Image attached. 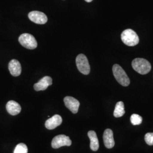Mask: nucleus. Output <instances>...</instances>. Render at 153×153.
Segmentation results:
<instances>
[{"label":"nucleus","instance_id":"obj_1","mask_svg":"<svg viewBox=\"0 0 153 153\" xmlns=\"http://www.w3.org/2000/svg\"><path fill=\"white\" fill-rule=\"evenodd\" d=\"M131 65L135 71L142 75L148 74L152 68L150 63L146 59L142 58H137L133 60Z\"/></svg>","mask_w":153,"mask_h":153},{"label":"nucleus","instance_id":"obj_2","mask_svg":"<svg viewBox=\"0 0 153 153\" xmlns=\"http://www.w3.org/2000/svg\"><path fill=\"white\" fill-rule=\"evenodd\" d=\"M121 40L124 44L130 47L138 44L140 39L137 33L131 29H126L121 34Z\"/></svg>","mask_w":153,"mask_h":153},{"label":"nucleus","instance_id":"obj_3","mask_svg":"<svg viewBox=\"0 0 153 153\" xmlns=\"http://www.w3.org/2000/svg\"><path fill=\"white\" fill-rule=\"evenodd\" d=\"M112 71L116 81L123 86H128L130 84V79L126 71L118 64L113 66Z\"/></svg>","mask_w":153,"mask_h":153},{"label":"nucleus","instance_id":"obj_4","mask_svg":"<svg viewBox=\"0 0 153 153\" xmlns=\"http://www.w3.org/2000/svg\"><path fill=\"white\" fill-rule=\"evenodd\" d=\"M19 42L26 48L35 49L38 43L34 36L30 33H23L19 37Z\"/></svg>","mask_w":153,"mask_h":153},{"label":"nucleus","instance_id":"obj_5","mask_svg":"<svg viewBox=\"0 0 153 153\" xmlns=\"http://www.w3.org/2000/svg\"><path fill=\"white\" fill-rule=\"evenodd\" d=\"M76 65L78 71L81 73L88 75L90 72V66L86 56L83 54L78 55L76 58Z\"/></svg>","mask_w":153,"mask_h":153},{"label":"nucleus","instance_id":"obj_6","mask_svg":"<svg viewBox=\"0 0 153 153\" xmlns=\"http://www.w3.org/2000/svg\"><path fill=\"white\" fill-rule=\"evenodd\" d=\"M51 145L53 149H59L64 146H71V141L69 137L64 134H60L53 138Z\"/></svg>","mask_w":153,"mask_h":153},{"label":"nucleus","instance_id":"obj_7","mask_svg":"<svg viewBox=\"0 0 153 153\" xmlns=\"http://www.w3.org/2000/svg\"><path fill=\"white\" fill-rule=\"evenodd\" d=\"M28 18L32 22L39 25L45 24L48 21L47 16L40 11H33L30 12L28 14Z\"/></svg>","mask_w":153,"mask_h":153},{"label":"nucleus","instance_id":"obj_8","mask_svg":"<svg viewBox=\"0 0 153 153\" xmlns=\"http://www.w3.org/2000/svg\"><path fill=\"white\" fill-rule=\"evenodd\" d=\"M64 102L66 107L69 109L73 114H76L78 112L80 103L77 99L71 97H66L64 99Z\"/></svg>","mask_w":153,"mask_h":153},{"label":"nucleus","instance_id":"obj_9","mask_svg":"<svg viewBox=\"0 0 153 153\" xmlns=\"http://www.w3.org/2000/svg\"><path fill=\"white\" fill-rule=\"evenodd\" d=\"M52 79L49 76H45L42 78L38 83H35L33 86L34 89L39 91H44L46 90L48 86L52 85Z\"/></svg>","mask_w":153,"mask_h":153},{"label":"nucleus","instance_id":"obj_10","mask_svg":"<svg viewBox=\"0 0 153 153\" xmlns=\"http://www.w3.org/2000/svg\"><path fill=\"white\" fill-rule=\"evenodd\" d=\"M62 122V119L59 115H55L49 118L45 121V126L49 130L54 129L58 126H60Z\"/></svg>","mask_w":153,"mask_h":153},{"label":"nucleus","instance_id":"obj_11","mask_svg":"<svg viewBox=\"0 0 153 153\" xmlns=\"http://www.w3.org/2000/svg\"><path fill=\"white\" fill-rule=\"evenodd\" d=\"M103 141L104 145L107 149H111L115 146L113 131L110 129L105 130L103 133Z\"/></svg>","mask_w":153,"mask_h":153},{"label":"nucleus","instance_id":"obj_12","mask_svg":"<svg viewBox=\"0 0 153 153\" xmlns=\"http://www.w3.org/2000/svg\"><path fill=\"white\" fill-rule=\"evenodd\" d=\"M9 70L12 76H19L22 72V67L20 62L16 59H13L9 63Z\"/></svg>","mask_w":153,"mask_h":153},{"label":"nucleus","instance_id":"obj_13","mask_svg":"<svg viewBox=\"0 0 153 153\" xmlns=\"http://www.w3.org/2000/svg\"><path fill=\"white\" fill-rule=\"evenodd\" d=\"M6 110L9 114L13 116L19 114L21 111V105L14 100H10L6 104Z\"/></svg>","mask_w":153,"mask_h":153},{"label":"nucleus","instance_id":"obj_14","mask_svg":"<svg viewBox=\"0 0 153 153\" xmlns=\"http://www.w3.org/2000/svg\"><path fill=\"white\" fill-rule=\"evenodd\" d=\"M88 136L90 140V149L94 152L97 151L99 148V143L96 132L90 131L88 132Z\"/></svg>","mask_w":153,"mask_h":153},{"label":"nucleus","instance_id":"obj_15","mask_svg":"<svg viewBox=\"0 0 153 153\" xmlns=\"http://www.w3.org/2000/svg\"><path fill=\"white\" fill-rule=\"evenodd\" d=\"M126 111L124 109V104L123 102H117L115 106L114 112V116L115 117H120L125 114Z\"/></svg>","mask_w":153,"mask_h":153},{"label":"nucleus","instance_id":"obj_16","mask_svg":"<svg viewBox=\"0 0 153 153\" xmlns=\"http://www.w3.org/2000/svg\"><path fill=\"white\" fill-rule=\"evenodd\" d=\"M28 148L26 145L23 143L18 144L14 149V153H27Z\"/></svg>","mask_w":153,"mask_h":153},{"label":"nucleus","instance_id":"obj_17","mask_svg":"<svg viewBox=\"0 0 153 153\" xmlns=\"http://www.w3.org/2000/svg\"><path fill=\"white\" fill-rule=\"evenodd\" d=\"M131 121L133 126H138L142 123V117L137 114H133L131 116Z\"/></svg>","mask_w":153,"mask_h":153},{"label":"nucleus","instance_id":"obj_18","mask_svg":"<svg viewBox=\"0 0 153 153\" xmlns=\"http://www.w3.org/2000/svg\"><path fill=\"white\" fill-rule=\"evenodd\" d=\"M145 140L146 143L150 145H153V133H148L145 136Z\"/></svg>","mask_w":153,"mask_h":153},{"label":"nucleus","instance_id":"obj_19","mask_svg":"<svg viewBox=\"0 0 153 153\" xmlns=\"http://www.w3.org/2000/svg\"><path fill=\"white\" fill-rule=\"evenodd\" d=\"M85 1H86L87 2H91L93 0H85Z\"/></svg>","mask_w":153,"mask_h":153}]
</instances>
